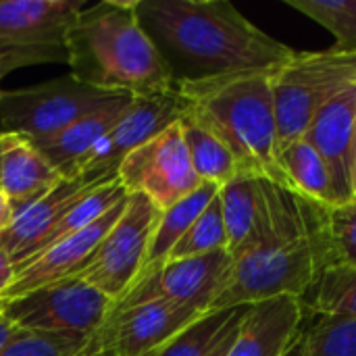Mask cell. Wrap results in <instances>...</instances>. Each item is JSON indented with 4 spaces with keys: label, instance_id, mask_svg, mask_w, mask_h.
Wrapping results in <instances>:
<instances>
[{
    "label": "cell",
    "instance_id": "cell-1",
    "mask_svg": "<svg viewBox=\"0 0 356 356\" xmlns=\"http://www.w3.org/2000/svg\"><path fill=\"white\" fill-rule=\"evenodd\" d=\"M138 17L173 83L275 69L296 52L227 0H138Z\"/></svg>",
    "mask_w": 356,
    "mask_h": 356
},
{
    "label": "cell",
    "instance_id": "cell-2",
    "mask_svg": "<svg viewBox=\"0 0 356 356\" xmlns=\"http://www.w3.org/2000/svg\"><path fill=\"white\" fill-rule=\"evenodd\" d=\"M67 65L102 92L144 96L173 88L171 73L138 17V0L83 6L67 33Z\"/></svg>",
    "mask_w": 356,
    "mask_h": 356
},
{
    "label": "cell",
    "instance_id": "cell-3",
    "mask_svg": "<svg viewBox=\"0 0 356 356\" xmlns=\"http://www.w3.org/2000/svg\"><path fill=\"white\" fill-rule=\"evenodd\" d=\"M271 71L232 73L175 86L188 98L190 111L227 144L240 173L292 190L280 165Z\"/></svg>",
    "mask_w": 356,
    "mask_h": 356
},
{
    "label": "cell",
    "instance_id": "cell-4",
    "mask_svg": "<svg viewBox=\"0 0 356 356\" xmlns=\"http://www.w3.org/2000/svg\"><path fill=\"white\" fill-rule=\"evenodd\" d=\"M325 265L323 225L288 244H257L234 259L229 280L211 311L252 307L280 296L305 298Z\"/></svg>",
    "mask_w": 356,
    "mask_h": 356
},
{
    "label": "cell",
    "instance_id": "cell-5",
    "mask_svg": "<svg viewBox=\"0 0 356 356\" xmlns=\"http://www.w3.org/2000/svg\"><path fill=\"white\" fill-rule=\"evenodd\" d=\"M356 81V54L340 50L294 52L271 71L277 148L305 138L315 115Z\"/></svg>",
    "mask_w": 356,
    "mask_h": 356
},
{
    "label": "cell",
    "instance_id": "cell-6",
    "mask_svg": "<svg viewBox=\"0 0 356 356\" xmlns=\"http://www.w3.org/2000/svg\"><path fill=\"white\" fill-rule=\"evenodd\" d=\"M81 0H0V77L40 65L67 63V33Z\"/></svg>",
    "mask_w": 356,
    "mask_h": 356
},
{
    "label": "cell",
    "instance_id": "cell-7",
    "mask_svg": "<svg viewBox=\"0 0 356 356\" xmlns=\"http://www.w3.org/2000/svg\"><path fill=\"white\" fill-rule=\"evenodd\" d=\"M117 96L86 86L73 75L33 88L0 92V131L23 136L29 142H42Z\"/></svg>",
    "mask_w": 356,
    "mask_h": 356
},
{
    "label": "cell",
    "instance_id": "cell-8",
    "mask_svg": "<svg viewBox=\"0 0 356 356\" xmlns=\"http://www.w3.org/2000/svg\"><path fill=\"white\" fill-rule=\"evenodd\" d=\"M113 309L115 302L106 294L79 277L0 302V313L19 330L71 338H94L113 315Z\"/></svg>",
    "mask_w": 356,
    "mask_h": 356
},
{
    "label": "cell",
    "instance_id": "cell-9",
    "mask_svg": "<svg viewBox=\"0 0 356 356\" xmlns=\"http://www.w3.org/2000/svg\"><path fill=\"white\" fill-rule=\"evenodd\" d=\"M161 213L146 196L127 194L125 209L100 242L92 261L77 275L106 294L115 305L140 277Z\"/></svg>",
    "mask_w": 356,
    "mask_h": 356
},
{
    "label": "cell",
    "instance_id": "cell-10",
    "mask_svg": "<svg viewBox=\"0 0 356 356\" xmlns=\"http://www.w3.org/2000/svg\"><path fill=\"white\" fill-rule=\"evenodd\" d=\"M188 108L190 102L175 83L163 92L134 96L113 129L65 175V179H115L119 165L129 152L177 123L188 113Z\"/></svg>",
    "mask_w": 356,
    "mask_h": 356
},
{
    "label": "cell",
    "instance_id": "cell-11",
    "mask_svg": "<svg viewBox=\"0 0 356 356\" xmlns=\"http://www.w3.org/2000/svg\"><path fill=\"white\" fill-rule=\"evenodd\" d=\"M117 179L127 194L146 196L159 211H167L202 186L190 163L179 121L129 152L119 165Z\"/></svg>",
    "mask_w": 356,
    "mask_h": 356
},
{
    "label": "cell",
    "instance_id": "cell-12",
    "mask_svg": "<svg viewBox=\"0 0 356 356\" xmlns=\"http://www.w3.org/2000/svg\"><path fill=\"white\" fill-rule=\"evenodd\" d=\"M234 259L227 250L167 261L138 282L115 305L113 315L148 300H169L207 313L223 292Z\"/></svg>",
    "mask_w": 356,
    "mask_h": 356
},
{
    "label": "cell",
    "instance_id": "cell-13",
    "mask_svg": "<svg viewBox=\"0 0 356 356\" xmlns=\"http://www.w3.org/2000/svg\"><path fill=\"white\" fill-rule=\"evenodd\" d=\"M202 315L186 305L148 300L111 315L96 336L106 356H156Z\"/></svg>",
    "mask_w": 356,
    "mask_h": 356
},
{
    "label": "cell",
    "instance_id": "cell-14",
    "mask_svg": "<svg viewBox=\"0 0 356 356\" xmlns=\"http://www.w3.org/2000/svg\"><path fill=\"white\" fill-rule=\"evenodd\" d=\"M125 200L119 202L115 209H111L106 215H102L96 223L52 244L44 252H40L38 257L27 261L23 267H19L13 284L0 296V302L19 298L27 292H33L38 288L50 286V284H56L63 280L77 277L86 269V265L92 261V257L98 250L104 236L111 232V227L121 217V213L125 209Z\"/></svg>",
    "mask_w": 356,
    "mask_h": 356
},
{
    "label": "cell",
    "instance_id": "cell-15",
    "mask_svg": "<svg viewBox=\"0 0 356 356\" xmlns=\"http://www.w3.org/2000/svg\"><path fill=\"white\" fill-rule=\"evenodd\" d=\"M305 140L332 171L340 202L355 198L353 171L356 152V81L332 98L311 121Z\"/></svg>",
    "mask_w": 356,
    "mask_h": 356
},
{
    "label": "cell",
    "instance_id": "cell-16",
    "mask_svg": "<svg viewBox=\"0 0 356 356\" xmlns=\"http://www.w3.org/2000/svg\"><path fill=\"white\" fill-rule=\"evenodd\" d=\"M117 179V177H115ZM111 181H86V179H65L44 196L19 207L15 211L13 223L0 234V244L6 248L15 271L29 259L33 246L44 238L48 229L54 227V223L94 186Z\"/></svg>",
    "mask_w": 356,
    "mask_h": 356
},
{
    "label": "cell",
    "instance_id": "cell-17",
    "mask_svg": "<svg viewBox=\"0 0 356 356\" xmlns=\"http://www.w3.org/2000/svg\"><path fill=\"white\" fill-rule=\"evenodd\" d=\"M305 319L302 298L280 296L252 305L225 356H284L302 332Z\"/></svg>",
    "mask_w": 356,
    "mask_h": 356
},
{
    "label": "cell",
    "instance_id": "cell-18",
    "mask_svg": "<svg viewBox=\"0 0 356 356\" xmlns=\"http://www.w3.org/2000/svg\"><path fill=\"white\" fill-rule=\"evenodd\" d=\"M131 100H134L131 94H119L108 104L81 117L79 121H75L67 129L58 131L56 136L42 140V142H31V144L44 154V159L65 179V175L83 156H88L96 148V144L113 129V125L121 119V115L125 113V108L129 106Z\"/></svg>",
    "mask_w": 356,
    "mask_h": 356
},
{
    "label": "cell",
    "instance_id": "cell-19",
    "mask_svg": "<svg viewBox=\"0 0 356 356\" xmlns=\"http://www.w3.org/2000/svg\"><path fill=\"white\" fill-rule=\"evenodd\" d=\"M269 179L238 173L219 188V204L227 232V252L232 259L242 254L257 238L267 209Z\"/></svg>",
    "mask_w": 356,
    "mask_h": 356
},
{
    "label": "cell",
    "instance_id": "cell-20",
    "mask_svg": "<svg viewBox=\"0 0 356 356\" xmlns=\"http://www.w3.org/2000/svg\"><path fill=\"white\" fill-rule=\"evenodd\" d=\"M63 181V175L25 138L15 144L2 159L0 190L8 196L13 211L44 196Z\"/></svg>",
    "mask_w": 356,
    "mask_h": 356
},
{
    "label": "cell",
    "instance_id": "cell-21",
    "mask_svg": "<svg viewBox=\"0 0 356 356\" xmlns=\"http://www.w3.org/2000/svg\"><path fill=\"white\" fill-rule=\"evenodd\" d=\"M280 165L296 194L311 200L321 209H332L340 204L334 177L321 154L305 138L294 140L284 150H280Z\"/></svg>",
    "mask_w": 356,
    "mask_h": 356
},
{
    "label": "cell",
    "instance_id": "cell-22",
    "mask_svg": "<svg viewBox=\"0 0 356 356\" xmlns=\"http://www.w3.org/2000/svg\"><path fill=\"white\" fill-rule=\"evenodd\" d=\"M217 194H219V186L202 184L192 194H188L186 198H181L179 202H175L173 207H169L167 211L161 213L159 225H156V229L152 234V242H150V250H148V257H146V265H144L140 277L136 280V284L142 282L150 271H154L156 267H161L163 263L169 261V257H171L173 248L177 246V242L188 234L192 223L200 217V213L211 204V200Z\"/></svg>",
    "mask_w": 356,
    "mask_h": 356
},
{
    "label": "cell",
    "instance_id": "cell-23",
    "mask_svg": "<svg viewBox=\"0 0 356 356\" xmlns=\"http://www.w3.org/2000/svg\"><path fill=\"white\" fill-rule=\"evenodd\" d=\"M179 129L188 148L190 163L202 184H215L221 188L240 173L236 156L227 144L190 108L179 119Z\"/></svg>",
    "mask_w": 356,
    "mask_h": 356
},
{
    "label": "cell",
    "instance_id": "cell-24",
    "mask_svg": "<svg viewBox=\"0 0 356 356\" xmlns=\"http://www.w3.org/2000/svg\"><path fill=\"white\" fill-rule=\"evenodd\" d=\"M250 307L209 311L177 334L156 356H211Z\"/></svg>",
    "mask_w": 356,
    "mask_h": 356
},
{
    "label": "cell",
    "instance_id": "cell-25",
    "mask_svg": "<svg viewBox=\"0 0 356 356\" xmlns=\"http://www.w3.org/2000/svg\"><path fill=\"white\" fill-rule=\"evenodd\" d=\"M307 315L356 317V267L338 265L321 271L302 298Z\"/></svg>",
    "mask_w": 356,
    "mask_h": 356
},
{
    "label": "cell",
    "instance_id": "cell-26",
    "mask_svg": "<svg viewBox=\"0 0 356 356\" xmlns=\"http://www.w3.org/2000/svg\"><path fill=\"white\" fill-rule=\"evenodd\" d=\"M302 356H356V317L313 315L302 330Z\"/></svg>",
    "mask_w": 356,
    "mask_h": 356
},
{
    "label": "cell",
    "instance_id": "cell-27",
    "mask_svg": "<svg viewBox=\"0 0 356 356\" xmlns=\"http://www.w3.org/2000/svg\"><path fill=\"white\" fill-rule=\"evenodd\" d=\"M288 4L334 33V50L356 54V0H288Z\"/></svg>",
    "mask_w": 356,
    "mask_h": 356
},
{
    "label": "cell",
    "instance_id": "cell-28",
    "mask_svg": "<svg viewBox=\"0 0 356 356\" xmlns=\"http://www.w3.org/2000/svg\"><path fill=\"white\" fill-rule=\"evenodd\" d=\"M325 269L338 265L356 267V196L332 209H323Z\"/></svg>",
    "mask_w": 356,
    "mask_h": 356
},
{
    "label": "cell",
    "instance_id": "cell-29",
    "mask_svg": "<svg viewBox=\"0 0 356 356\" xmlns=\"http://www.w3.org/2000/svg\"><path fill=\"white\" fill-rule=\"evenodd\" d=\"M219 250H227V232H225L219 198L215 196L211 204L200 213V217L192 223L188 234L177 242L169 261L202 257Z\"/></svg>",
    "mask_w": 356,
    "mask_h": 356
},
{
    "label": "cell",
    "instance_id": "cell-30",
    "mask_svg": "<svg viewBox=\"0 0 356 356\" xmlns=\"http://www.w3.org/2000/svg\"><path fill=\"white\" fill-rule=\"evenodd\" d=\"M90 340L92 338H71L19 330V334L0 350V356H77Z\"/></svg>",
    "mask_w": 356,
    "mask_h": 356
},
{
    "label": "cell",
    "instance_id": "cell-31",
    "mask_svg": "<svg viewBox=\"0 0 356 356\" xmlns=\"http://www.w3.org/2000/svg\"><path fill=\"white\" fill-rule=\"evenodd\" d=\"M15 275H17L15 265H13V261H10V257H8L6 248L0 244V296L8 290V286L13 284Z\"/></svg>",
    "mask_w": 356,
    "mask_h": 356
},
{
    "label": "cell",
    "instance_id": "cell-32",
    "mask_svg": "<svg viewBox=\"0 0 356 356\" xmlns=\"http://www.w3.org/2000/svg\"><path fill=\"white\" fill-rule=\"evenodd\" d=\"M244 317H246V315H244ZM244 317H242V319H240V321H238V323H236V325H234V327L227 332V336L221 340V344L215 348V353H213L211 356H225L227 353H229L232 344L236 342V338H238V334H240V327H242V323H244Z\"/></svg>",
    "mask_w": 356,
    "mask_h": 356
},
{
    "label": "cell",
    "instance_id": "cell-33",
    "mask_svg": "<svg viewBox=\"0 0 356 356\" xmlns=\"http://www.w3.org/2000/svg\"><path fill=\"white\" fill-rule=\"evenodd\" d=\"M13 217H15L13 204H10V200H8V196L0 190V234L13 223Z\"/></svg>",
    "mask_w": 356,
    "mask_h": 356
},
{
    "label": "cell",
    "instance_id": "cell-34",
    "mask_svg": "<svg viewBox=\"0 0 356 356\" xmlns=\"http://www.w3.org/2000/svg\"><path fill=\"white\" fill-rule=\"evenodd\" d=\"M17 334H19V327H17L13 321H8V319L0 313V350H2Z\"/></svg>",
    "mask_w": 356,
    "mask_h": 356
},
{
    "label": "cell",
    "instance_id": "cell-35",
    "mask_svg": "<svg viewBox=\"0 0 356 356\" xmlns=\"http://www.w3.org/2000/svg\"><path fill=\"white\" fill-rule=\"evenodd\" d=\"M23 140V136H17V134H4V131H0V167H2V159H4V154L15 146V144H19Z\"/></svg>",
    "mask_w": 356,
    "mask_h": 356
},
{
    "label": "cell",
    "instance_id": "cell-36",
    "mask_svg": "<svg viewBox=\"0 0 356 356\" xmlns=\"http://www.w3.org/2000/svg\"><path fill=\"white\" fill-rule=\"evenodd\" d=\"M77 356H106L104 355V350H102V346H100V342H98V338L94 336L90 342H88V346L79 353Z\"/></svg>",
    "mask_w": 356,
    "mask_h": 356
},
{
    "label": "cell",
    "instance_id": "cell-37",
    "mask_svg": "<svg viewBox=\"0 0 356 356\" xmlns=\"http://www.w3.org/2000/svg\"><path fill=\"white\" fill-rule=\"evenodd\" d=\"M284 356H302V332H300L298 338L290 344V348L284 353Z\"/></svg>",
    "mask_w": 356,
    "mask_h": 356
},
{
    "label": "cell",
    "instance_id": "cell-38",
    "mask_svg": "<svg viewBox=\"0 0 356 356\" xmlns=\"http://www.w3.org/2000/svg\"><path fill=\"white\" fill-rule=\"evenodd\" d=\"M353 190H355V196H356V152H355V171H353Z\"/></svg>",
    "mask_w": 356,
    "mask_h": 356
}]
</instances>
